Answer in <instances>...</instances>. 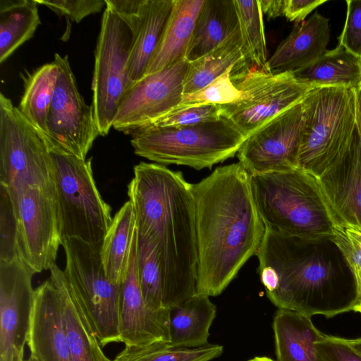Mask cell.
Instances as JSON below:
<instances>
[{"instance_id": "1", "label": "cell", "mask_w": 361, "mask_h": 361, "mask_svg": "<svg viewBox=\"0 0 361 361\" xmlns=\"http://www.w3.org/2000/svg\"><path fill=\"white\" fill-rule=\"evenodd\" d=\"M198 251L196 293L220 295L256 253L265 232L239 164L216 168L192 184Z\"/></svg>"}, {"instance_id": "2", "label": "cell", "mask_w": 361, "mask_h": 361, "mask_svg": "<svg viewBox=\"0 0 361 361\" xmlns=\"http://www.w3.org/2000/svg\"><path fill=\"white\" fill-rule=\"evenodd\" d=\"M128 185L137 236L152 245L159 265L164 306L170 309L196 293L198 251L192 184L180 171L140 162Z\"/></svg>"}, {"instance_id": "3", "label": "cell", "mask_w": 361, "mask_h": 361, "mask_svg": "<svg viewBox=\"0 0 361 361\" xmlns=\"http://www.w3.org/2000/svg\"><path fill=\"white\" fill-rule=\"evenodd\" d=\"M265 228L256 253L257 272L276 307L310 317H331L359 304L355 281L338 279L332 263L308 249L311 243Z\"/></svg>"}, {"instance_id": "4", "label": "cell", "mask_w": 361, "mask_h": 361, "mask_svg": "<svg viewBox=\"0 0 361 361\" xmlns=\"http://www.w3.org/2000/svg\"><path fill=\"white\" fill-rule=\"evenodd\" d=\"M250 187L265 227L311 243L331 238L337 223L314 176L299 168L250 175Z\"/></svg>"}, {"instance_id": "5", "label": "cell", "mask_w": 361, "mask_h": 361, "mask_svg": "<svg viewBox=\"0 0 361 361\" xmlns=\"http://www.w3.org/2000/svg\"><path fill=\"white\" fill-rule=\"evenodd\" d=\"M134 153L161 165L212 169L237 154L246 137L228 118L184 127L149 126L132 135Z\"/></svg>"}, {"instance_id": "6", "label": "cell", "mask_w": 361, "mask_h": 361, "mask_svg": "<svg viewBox=\"0 0 361 361\" xmlns=\"http://www.w3.org/2000/svg\"><path fill=\"white\" fill-rule=\"evenodd\" d=\"M355 91L345 87H316L303 99L298 168L321 176L349 147L356 130Z\"/></svg>"}, {"instance_id": "7", "label": "cell", "mask_w": 361, "mask_h": 361, "mask_svg": "<svg viewBox=\"0 0 361 361\" xmlns=\"http://www.w3.org/2000/svg\"><path fill=\"white\" fill-rule=\"evenodd\" d=\"M50 154L52 190L62 239L75 238L102 246L113 218L110 206L97 188L92 158Z\"/></svg>"}, {"instance_id": "8", "label": "cell", "mask_w": 361, "mask_h": 361, "mask_svg": "<svg viewBox=\"0 0 361 361\" xmlns=\"http://www.w3.org/2000/svg\"><path fill=\"white\" fill-rule=\"evenodd\" d=\"M62 245L66 279L101 346L121 343V284L111 282L106 275L100 256L102 246L75 238H63Z\"/></svg>"}, {"instance_id": "9", "label": "cell", "mask_w": 361, "mask_h": 361, "mask_svg": "<svg viewBox=\"0 0 361 361\" xmlns=\"http://www.w3.org/2000/svg\"><path fill=\"white\" fill-rule=\"evenodd\" d=\"M53 161L38 133L15 106L0 94V185L13 204L29 187L52 184Z\"/></svg>"}, {"instance_id": "10", "label": "cell", "mask_w": 361, "mask_h": 361, "mask_svg": "<svg viewBox=\"0 0 361 361\" xmlns=\"http://www.w3.org/2000/svg\"><path fill=\"white\" fill-rule=\"evenodd\" d=\"M130 27L106 6L94 51L92 106L99 136L107 135L118 107L133 86L128 62L133 44Z\"/></svg>"}, {"instance_id": "11", "label": "cell", "mask_w": 361, "mask_h": 361, "mask_svg": "<svg viewBox=\"0 0 361 361\" xmlns=\"http://www.w3.org/2000/svg\"><path fill=\"white\" fill-rule=\"evenodd\" d=\"M57 80L47 118L44 141L49 153L86 156L99 133L92 105L80 94L68 56L54 54Z\"/></svg>"}, {"instance_id": "12", "label": "cell", "mask_w": 361, "mask_h": 361, "mask_svg": "<svg viewBox=\"0 0 361 361\" xmlns=\"http://www.w3.org/2000/svg\"><path fill=\"white\" fill-rule=\"evenodd\" d=\"M244 93L235 103L221 105L222 117L230 120L247 138L266 123L302 101L312 90L293 73H267L251 69L233 80Z\"/></svg>"}, {"instance_id": "13", "label": "cell", "mask_w": 361, "mask_h": 361, "mask_svg": "<svg viewBox=\"0 0 361 361\" xmlns=\"http://www.w3.org/2000/svg\"><path fill=\"white\" fill-rule=\"evenodd\" d=\"M13 204L19 259L35 274L49 270L63 244L52 184L25 188Z\"/></svg>"}, {"instance_id": "14", "label": "cell", "mask_w": 361, "mask_h": 361, "mask_svg": "<svg viewBox=\"0 0 361 361\" xmlns=\"http://www.w3.org/2000/svg\"><path fill=\"white\" fill-rule=\"evenodd\" d=\"M189 64L182 59L135 83L118 107L113 128L132 135L173 112L182 100Z\"/></svg>"}, {"instance_id": "15", "label": "cell", "mask_w": 361, "mask_h": 361, "mask_svg": "<svg viewBox=\"0 0 361 361\" xmlns=\"http://www.w3.org/2000/svg\"><path fill=\"white\" fill-rule=\"evenodd\" d=\"M305 116L302 100L266 123L245 139L236 154L238 163L250 175L298 169Z\"/></svg>"}, {"instance_id": "16", "label": "cell", "mask_w": 361, "mask_h": 361, "mask_svg": "<svg viewBox=\"0 0 361 361\" xmlns=\"http://www.w3.org/2000/svg\"><path fill=\"white\" fill-rule=\"evenodd\" d=\"M35 271L22 260L0 262V361H24Z\"/></svg>"}, {"instance_id": "17", "label": "cell", "mask_w": 361, "mask_h": 361, "mask_svg": "<svg viewBox=\"0 0 361 361\" xmlns=\"http://www.w3.org/2000/svg\"><path fill=\"white\" fill-rule=\"evenodd\" d=\"M137 228V227H136ZM137 228L131 247L126 274L121 283L119 331L126 346L169 343L170 310H154L145 304L138 276Z\"/></svg>"}, {"instance_id": "18", "label": "cell", "mask_w": 361, "mask_h": 361, "mask_svg": "<svg viewBox=\"0 0 361 361\" xmlns=\"http://www.w3.org/2000/svg\"><path fill=\"white\" fill-rule=\"evenodd\" d=\"M317 178L337 225L361 230V141L357 129L343 156Z\"/></svg>"}, {"instance_id": "19", "label": "cell", "mask_w": 361, "mask_h": 361, "mask_svg": "<svg viewBox=\"0 0 361 361\" xmlns=\"http://www.w3.org/2000/svg\"><path fill=\"white\" fill-rule=\"evenodd\" d=\"M27 344L37 361H72L60 295L49 279L35 289Z\"/></svg>"}, {"instance_id": "20", "label": "cell", "mask_w": 361, "mask_h": 361, "mask_svg": "<svg viewBox=\"0 0 361 361\" xmlns=\"http://www.w3.org/2000/svg\"><path fill=\"white\" fill-rule=\"evenodd\" d=\"M330 39L329 19L315 12L297 23L268 59L264 72H295L318 59L327 49Z\"/></svg>"}, {"instance_id": "21", "label": "cell", "mask_w": 361, "mask_h": 361, "mask_svg": "<svg viewBox=\"0 0 361 361\" xmlns=\"http://www.w3.org/2000/svg\"><path fill=\"white\" fill-rule=\"evenodd\" d=\"M173 4L174 0H143L140 9L124 21L134 36L128 62L132 85L145 76Z\"/></svg>"}, {"instance_id": "22", "label": "cell", "mask_w": 361, "mask_h": 361, "mask_svg": "<svg viewBox=\"0 0 361 361\" xmlns=\"http://www.w3.org/2000/svg\"><path fill=\"white\" fill-rule=\"evenodd\" d=\"M49 271V280L60 295L72 361H111L104 353L88 318L69 287L63 270L55 263Z\"/></svg>"}, {"instance_id": "23", "label": "cell", "mask_w": 361, "mask_h": 361, "mask_svg": "<svg viewBox=\"0 0 361 361\" xmlns=\"http://www.w3.org/2000/svg\"><path fill=\"white\" fill-rule=\"evenodd\" d=\"M252 66L239 30L214 49L190 62L183 92L192 93L203 88L231 68H234V80L252 69Z\"/></svg>"}, {"instance_id": "24", "label": "cell", "mask_w": 361, "mask_h": 361, "mask_svg": "<svg viewBox=\"0 0 361 361\" xmlns=\"http://www.w3.org/2000/svg\"><path fill=\"white\" fill-rule=\"evenodd\" d=\"M239 30L234 0H204L185 58L192 62L202 57Z\"/></svg>"}, {"instance_id": "25", "label": "cell", "mask_w": 361, "mask_h": 361, "mask_svg": "<svg viewBox=\"0 0 361 361\" xmlns=\"http://www.w3.org/2000/svg\"><path fill=\"white\" fill-rule=\"evenodd\" d=\"M273 330L277 361H319L316 343L325 334L314 326L310 317L279 309Z\"/></svg>"}, {"instance_id": "26", "label": "cell", "mask_w": 361, "mask_h": 361, "mask_svg": "<svg viewBox=\"0 0 361 361\" xmlns=\"http://www.w3.org/2000/svg\"><path fill=\"white\" fill-rule=\"evenodd\" d=\"M204 0H174L173 7L145 75L185 57Z\"/></svg>"}, {"instance_id": "27", "label": "cell", "mask_w": 361, "mask_h": 361, "mask_svg": "<svg viewBox=\"0 0 361 361\" xmlns=\"http://www.w3.org/2000/svg\"><path fill=\"white\" fill-rule=\"evenodd\" d=\"M293 74L298 82L311 89L334 87L355 90L361 86V57L338 44Z\"/></svg>"}, {"instance_id": "28", "label": "cell", "mask_w": 361, "mask_h": 361, "mask_svg": "<svg viewBox=\"0 0 361 361\" xmlns=\"http://www.w3.org/2000/svg\"><path fill=\"white\" fill-rule=\"evenodd\" d=\"M170 310V346L196 348L208 344L216 307L205 295L195 293Z\"/></svg>"}, {"instance_id": "29", "label": "cell", "mask_w": 361, "mask_h": 361, "mask_svg": "<svg viewBox=\"0 0 361 361\" xmlns=\"http://www.w3.org/2000/svg\"><path fill=\"white\" fill-rule=\"evenodd\" d=\"M136 228L134 207L128 200L113 217L100 250L106 275L114 283L121 284L128 271Z\"/></svg>"}, {"instance_id": "30", "label": "cell", "mask_w": 361, "mask_h": 361, "mask_svg": "<svg viewBox=\"0 0 361 361\" xmlns=\"http://www.w3.org/2000/svg\"><path fill=\"white\" fill-rule=\"evenodd\" d=\"M57 75L58 67L53 61L22 76L24 92L17 108L43 141L47 135V118Z\"/></svg>"}, {"instance_id": "31", "label": "cell", "mask_w": 361, "mask_h": 361, "mask_svg": "<svg viewBox=\"0 0 361 361\" xmlns=\"http://www.w3.org/2000/svg\"><path fill=\"white\" fill-rule=\"evenodd\" d=\"M36 0H0V63L32 38L40 24Z\"/></svg>"}, {"instance_id": "32", "label": "cell", "mask_w": 361, "mask_h": 361, "mask_svg": "<svg viewBox=\"0 0 361 361\" xmlns=\"http://www.w3.org/2000/svg\"><path fill=\"white\" fill-rule=\"evenodd\" d=\"M223 346L207 344L196 348H174L157 343L142 346H126L111 361H209L220 356Z\"/></svg>"}, {"instance_id": "33", "label": "cell", "mask_w": 361, "mask_h": 361, "mask_svg": "<svg viewBox=\"0 0 361 361\" xmlns=\"http://www.w3.org/2000/svg\"><path fill=\"white\" fill-rule=\"evenodd\" d=\"M240 34L253 66L264 71L268 58L263 22V13L259 0H234Z\"/></svg>"}, {"instance_id": "34", "label": "cell", "mask_w": 361, "mask_h": 361, "mask_svg": "<svg viewBox=\"0 0 361 361\" xmlns=\"http://www.w3.org/2000/svg\"><path fill=\"white\" fill-rule=\"evenodd\" d=\"M137 261L140 286L145 304L154 310L167 309L164 306L161 275L156 253L149 241L138 236Z\"/></svg>"}, {"instance_id": "35", "label": "cell", "mask_w": 361, "mask_h": 361, "mask_svg": "<svg viewBox=\"0 0 361 361\" xmlns=\"http://www.w3.org/2000/svg\"><path fill=\"white\" fill-rule=\"evenodd\" d=\"M233 71L234 68H231L203 88L183 94L180 104L174 111L202 105L231 104L242 100L244 93L232 80Z\"/></svg>"}, {"instance_id": "36", "label": "cell", "mask_w": 361, "mask_h": 361, "mask_svg": "<svg viewBox=\"0 0 361 361\" xmlns=\"http://www.w3.org/2000/svg\"><path fill=\"white\" fill-rule=\"evenodd\" d=\"M17 216L7 190L0 185V262L19 259Z\"/></svg>"}, {"instance_id": "37", "label": "cell", "mask_w": 361, "mask_h": 361, "mask_svg": "<svg viewBox=\"0 0 361 361\" xmlns=\"http://www.w3.org/2000/svg\"><path fill=\"white\" fill-rule=\"evenodd\" d=\"M221 118H222V107L221 105H202L184 108L171 112L156 121L150 126H190L216 121Z\"/></svg>"}, {"instance_id": "38", "label": "cell", "mask_w": 361, "mask_h": 361, "mask_svg": "<svg viewBox=\"0 0 361 361\" xmlns=\"http://www.w3.org/2000/svg\"><path fill=\"white\" fill-rule=\"evenodd\" d=\"M50 8L59 16H65L68 20L79 23L87 16L99 12L104 6L105 0H36Z\"/></svg>"}, {"instance_id": "39", "label": "cell", "mask_w": 361, "mask_h": 361, "mask_svg": "<svg viewBox=\"0 0 361 361\" xmlns=\"http://www.w3.org/2000/svg\"><path fill=\"white\" fill-rule=\"evenodd\" d=\"M330 240L341 252L350 271L361 269V230L336 225Z\"/></svg>"}, {"instance_id": "40", "label": "cell", "mask_w": 361, "mask_h": 361, "mask_svg": "<svg viewBox=\"0 0 361 361\" xmlns=\"http://www.w3.org/2000/svg\"><path fill=\"white\" fill-rule=\"evenodd\" d=\"M346 19L338 44L361 57V0H348Z\"/></svg>"}, {"instance_id": "41", "label": "cell", "mask_w": 361, "mask_h": 361, "mask_svg": "<svg viewBox=\"0 0 361 361\" xmlns=\"http://www.w3.org/2000/svg\"><path fill=\"white\" fill-rule=\"evenodd\" d=\"M319 361H361V354L346 338L325 335L316 343Z\"/></svg>"}, {"instance_id": "42", "label": "cell", "mask_w": 361, "mask_h": 361, "mask_svg": "<svg viewBox=\"0 0 361 361\" xmlns=\"http://www.w3.org/2000/svg\"><path fill=\"white\" fill-rule=\"evenodd\" d=\"M325 2L326 0H285L283 16L290 21L300 23Z\"/></svg>"}, {"instance_id": "43", "label": "cell", "mask_w": 361, "mask_h": 361, "mask_svg": "<svg viewBox=\"0 0 361 361\" xmlns=\"http://www.w3.org/2000/svg\"><path fill=\"white\" fill-rule=\"evenodd\" d=\"M262 11L269 18L283 16L285 0H259Z\"/></svg>"}, {"instance_id": "44", "label": "cell", "mask_w": 361, "mask_h": 361, "mask_svg": "<svg viewBox=\"0 0 361 361\" xmlns=\"http://www.w3.org/2000/svg\"><path fill=\"white\" fill-rule=\"evenodd\" d=\"M356 129L361 141V86L355 90Z\"/></svg>"}, {"instance_id": "45", "label": "cell", "mask_w": 361, "mask_h": 361, "mask_svg": "<svg viewBox=\"0 0 361 361\" xmlns=\"http://www.w3.org/2000/svg\"><path fill=\"white\" fill-rule=\"evenodd\" d=\"M346 340L351 347L361 354V338Z\"/></svg>"}, {"instance_id": "46", "label": "cell", "mask_w": 361, "mask_h": 361, "mask_svg": "<svg viewBox=\"0 0 361 361\" xmlns=\"http://www.w3.org/2000/svg\"><path fill=\"white\" fill-rule=\"evenodd\" d=\"M248 361H274V360L267 357H255Z\"/></svg>"}, {"instance_id": "47", "label": "cell", "mask_w": 361, "mask_h": 361, "mask_svg": "<svg viewBox=\"0 0 361 361\" xmlns=\"http://www.w3.org/2000/svg\"><path fill=\"white\" fill-rule=\"evenodd\" d=\"M353 311L360 312L361 314V300L359 304L354 308Z\"/></svg>"}]
</instances>
